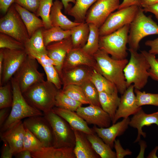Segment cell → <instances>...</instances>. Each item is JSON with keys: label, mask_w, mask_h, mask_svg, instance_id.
<instances>
[{"label": "cell", "mask_w": 158, "mask_h": 158, "mask_svg": "<svg viewBox=\"0 0 158 158\" xmlns=\"http://www.w3.org/2000/svg\"><path fill=\"white\" fill-rule=\"evenodd\" d=\"M42 67L46 75L47 80L52 83L58 90L61 89L62 83L54 66L52 65Z\"/></svg>", "instance_id": "obj_43"}, {"label": "cell", "mask_w": 158, "mask_h": 158, "mask_svg": "<svg viewBox=\"0 0 158 158\" xmlns=\"http://www.w3.org/2000/svg\"><path fill=\"white\" fill-rule=\"evenodd\" d=\"M135 5L139 6V0H123L118 9Z\"/></svg>", "instance_id": "obj_52"}, {"label": "cell", "mask_w": 158, "mask_h": 158, "mask_svg": "<svg viewBox=\"0 0 158 158\" xmlns=\"http://www.w3.org/2000/svg\"><path fill=\"white\" fill-rule=\"evenodd\" d=\"M52 111L64 119L74 129L87 134L95 133L93 129L88 126L86 122L76 112L54 107Z\"/></svg>", "instance_id": "obj_21"}, {"label": "cell", "mask_w": 158, "mask_h": 158, "mask_svg": "<svg viewBox=\"0 0 158 158\" xmlns=\"http://www.w3.org/2000/svg\"><path fill=\"white\" fill-rule=\"evenodd\" d=\"M0 32L12 37L24 45L30 38L26 26L14 4L0 19Z\"/></svg>", "instance_id": "obj_8"}, {"label": "cell", "mask_w": 158, "mask_h": 158, "mask_svg": "<svg viewBox=\"0 0 158 158\" xmlns=\"http://www.w3.org/2000/svg\"><path fill=\"white\" fill-rule=\"evenodd\" d=\"M114 147L116 151V158H123L126 156L131 155L132 153L129 149H124L118 139L115 140Z\"/></svg>", "instance_id": "obj_46"}, {"label": "cell", "mask_w": 158, "mask_h": 158, "mask_svg": "<svg viewBox=\"0 0 158 158\" xmlns=\"http://www.w3.org/2000/svg\"><path fill=\"white\" fill-rule=\"evenodd\" d=\"M10 107L0 109V127L2 126L6 121L11 111Z\"/></svg>", "instance_id": "obj_50"}, {"label": "cell", "mask_w": 158, "mask_h": 158, "mask_svg": "<svg viewBox=\"0 0 158 158\" xmlns=\"http://www.w3.org/2000/svg\"><path fill=\"white\" fill-rule=\"evenodd\" d=\"M58 90L52 83L44 80L32 85L23 94L30 105L45 114L55 107Z\"/></svg>", "instance_id": "obj_3"}, {"label": "cell", "mask_w": 158, "mask_h": 158, "mask_svg": "<svg viewBox=\"0 0 158 158\" xmlns=\"http://www.w3.org/2000/svg\"><path fill=\"white\" fill-rule=\"evenodd\" d=\"M25 128L22 120L6 131L0 133L1 140L8 144L13 155L23 150Z\"/></svg>", "instance_id": "obj_20"}, {"label": "cell", "mask_w": 158, "mask_h": 158, "mask_svg": "<svg viewBox=\"0 0 158 158\" xmlns=\"http://www.w3.org/2000/svg\"><path fill=\"white\" fill-rule=\"evenodd\" d=\"M63 7L61 1L56 0L54 2L50 15L51 25L59 27L64 30H71L81 23L72 21L64 15L61 11Z\"/></svg>", "instance_id": "obj_24"}, {"label": "cell", "mask_w": 158, "mask_h": 158, "mask_svg": "<svg viewBox=\"0 0 158 158\" xmlns=\"http://www.w3.org/2000/svg\"><path fill=\"white\" fill-rule=\"evenodd\" d=\"M43 147H44L40 140L25 128L23 150H28L32 153L38 151Z\"/></svg>", "instance_id": "obj_41"}, {"label": "cell", "mask_w": 158, "mask_h": 158, "mask_svg": "<svg viewBox=\"0 0 158 158\" xmlns=\"http://www.w3.org/2000/svg\"><path fill=\"white\" fill-rule=\"evenodd\" d=\"M3 144L1 152V158H12L13 154L11 152V148L8 143L5 140H2Z\"/></svg>", "instance_id": "obj_48"}, {"label": "cell", "mask_w": 158, "mask_h": 158, "mask_svg": "<svg viewBox=\"0 0 158 158\" xmlns=\"http://www.w3.org/2000/svg\"><path fill=\"white\" fill-rule=\"evenodd\" d=\"M63 3L65 11H67L72 7L70 3H72L74 4L75 2V0H61Z\"/></svg>", "instance_id": "obj_56"}, {"label": "cell", "mask_w": 158, "mask_h": 158, "mask_svg": "<svg viewBox=\"0 0 158 158\" xmlns=\"http://www.w3.org/2000/svg\"><path fill=\"white\" fill-rule=\"evenodd\" d=\"M74 5L66 12L68 14L73 17L75 22H85L87 12L91 6L98 0H75Z\"/></svg>", "instance_id": "obj_28"}, {"label": "cell", "mask_w": 158, "mask_h": 158, "mask_svg": "<svg viewBox=\"0 0 158 158\" xmlns=\"http://www.w3.org/2000/svg\"><path fill=\"white\" fill-rule=\"evenodd\" d=\"M134 89L133 85L131 84L121 95L120 103L112 121L113 124L121 118H127L135 114L142 109L136 104Z\"/></svg>", "instance_id": "obj_15"}, {"label": "cell", "mask_w": 158, "mask_h": 158, "mask_svg": "<svg viewBox=\"0 0 158 158\" xmlns=\"http://www.w3.org/2000/svg\"><path fill=\"white\" fill-rule=\"evenodd\" d=\"M90 80L95 85L99 92L112 94L118 92L114 84L96 70H94Z\"/></svg>", "instance_id": "obj_33"}, {"label": "cell", "mask_w": 158, "mask_h": 158, "mask_svg": "<svg viewBox=\"0 0 158 158\" xmlns=\"http://www.w3.org/2000/svg\"><path fill=\"white\" fill-rule=\"evenodd\" d=\"M82 104L68 97L62 90H59L56 97L55 107L74 111Z\"/></svg>", "instance_id": "obj_35"}, {"label": "cell", "mask_w": 158, "mask_h": 158, "mask_svg": "<svg viewBox=\"0 0 158 158\" xmlns=\"http://www.w3.org/2000/svg\"><path fill=\"white\" fill-rule=\"evenodd\" d=\"M118 92L112 94L105 92H99V102L101 107L108 113L113 121L120 103L121 98Z\"/></svg>", "instance_id": "obj_27"}, {"label": "cell", "mask_w": 158, "mask_h": 158, "mask_svg": "<svg viewBox=\"0 0 158 158\" xmlns=\"http://www.w3.org/2000/svg\"><path fill=\"white\" fill-rule=\"evenodd\" d=\"M94 70L90 67L82 65L62 71L61 78L63 86L68 85H81L90 80Z\"/></svg>", "instance_id": "obj_19"}, {"label": "cell", "mask_w": 158, "mask_h": 158, "mask_svg": "<svg viewBox=\"0 0 158 158\" xmlns=\"http://www.w3.org/2000/svg\"><path fill=\"white\" fill-rule=\"evenodd\" d=\"M3 60L0 86L9 82L19 69L28 54L25 49L11 50L1 49Z\"/></svg>", "instance_id": "obj_13"}, {"label": "cell", "mask_w": 158, "mask_h": 158, "mask_svg": "<svg viewBox=\"0 0 158 158\" xmlns=\"http://www.w3.org/2000/svg\"><path fill=\"white\" fill-rule=\"evenodd\" d=\"M76 111L87 124L99 128L109 127L112 122L109 114L98 106L90 104L86 107L81 106Z\"/></svg>", "instance_id": "obj_14"}, {"label": "cell", "mask_w": 158, "mask_h": 158, "mask_svg": "<svg viewBox=\"0 0 158 158\" xmlns=\"http://www.w3.org/2000/svg\"><path fill=\"white\" fill-rule=\"evenodd\" d=\"M87 138L96 153L102 158H116V152L112 148L95 133L87 134Z\"/></svg>", "instance_id": "obj_30"}, {"label": "cell", "mask_w": 158, "mask_h": 158, "mask_svg": "<svg viewBox=\"0 0 158 158\" xmlns=\"http://www.w3.org/2000/svg\"><path fill=\"white\" fill-rule=\"evenodd\" d=\"M142 8L145 12H149L153 13L158 22V2Z\"/></svg>", "instance_id": "obj_51"}, {"label": "cell", "mask_w": 158, "mask_h": 158, "mask_svg": "<svg viewBox=\"0 0 158 158\" xmlns=\"http://www.w3.org/2000/svg\"><path fill=\"white\" fill-rule=\"evenodd\" d=\"M40 0H15L18 4L29 11L36 14Z\"/></svg>", "instance_id": "obj_45"}, {"label": "cell", "mask_w": 158, "mask_h": 158, "mask_svg": "<svg viewBox=\"0 0 158 158\" xmlns=\"http://www.w3.org/2000/svg\"><path fill=\"white\" fill-rule=\"evenodd\" d=\"M144 12L142 8L140 7L130 25L128 44L129 49L136 51L139 49L140 42L144 37L158 35V25Z\"/></svg>", "instance_id": "obj_5"}, {"label": "cell", "mask_w": 158, "mask_h": 158, "mask_svg": "<svg viewBox=\"0 0 158 158\" xmlns=\"http://www.w3.org/2000/svg\"><path fill=\"white\" fill-rule=\"evenodd\" d=\"M14 7L20 15L27 29L30 37L39 29L44 28L42 19L36 14L14 3Z\"/></svg>", "instance_id": "obj_25"}, {"label": "cell", "mask_w": 158, "mask_h": 158, "mask_svg": "<svg viewBox=\"0 0 158 158\" xmlns=\"http://www.w3.org/2000/svg\"><path fill=\"white\" fill-rule=\"evenodd\" d=\"M72 129L75 137V145L73 148V152L76 158L100 157L93 149L91 143L87 138L86 134L79 130Z\"/></svg>", "instance_id": "obj_23"}, {"label": "cell", "mask_w": 158, "mask_h": 158, "mask_svg": "<svg viewBox=\"0 0 158 158\" xmlns=\"http://www.w3.org/2000/svg\"><path fill=\"white\" fill-rule=\"evenodd\" d=\"M148 62L150 67L148 71L150 77L153 80L158 81V62L155 55L145 50L140 51Z\"/></svg>", "instance_id": "obj_44"}, {"label": "cell", "mask_w": 158, "mask_h": 158, "mask_svg": "<svg viewBox=\"0 0 158 158\" xmlns=\"http://www.w3.org/2000/svg\"><path fill=\"white\" fill-rule=\"evenodd\" d=\"M51 126L53 136L54 147L74 148L75 137L73 130L63 118L51 110L44 114Z\"/></svg>", "instance_id": "obj_7"}, {"label": "cell", "mask_w": 158, "mask_h": 158, "mask_svg": "<svg viewBox=\"0 0 158 158\" xmlns=\"http://www.w3.org/2000/svg\"><path fill=\"white\" fill-rule=\"evenodd\" d=\"M133 5L118 9L112 13L99 28L100 36L110 34L130 24L133 20L140 7Z\"/></svg>", "instance_id": "obj_10"}, {"label": "cell", "mask_w": 158, "mask_h": 158, "mask_svg": "<svg viewBox=\"0 0 158 158\" xmlns=\"http://www.w3.org/2000/svg\"><path fill=\"white\" fill-rule=\"evenodd\" d=\"M120 4V0H98L88 11L85 22L99 28L109 15L118 9Z\"/></svg>", "instance_id": "obj_12"}, {"label": "cell", "mask_w": 158, "mask_h": 158, "mask_svg": "<svg viewBox=\"0 0 158 158\" xmlns=\"http://www.w3.org/2000/svg\"><path fill=\"white\" fill-rule=\"evenodd\" d=\"M130 119L123 118L119 122L107 128H99L94 126L93 129L97 135L112 149L116 138L122 135L128 128Z\"/></svg>", "instance_id": "obj_18"}, {"label": "cell", "mask_w": 158, "mask_h": 158, "mask_svg": "<svg viewBox=\"0 0 158 158\" xmlns=\"http://www.w3.org/2000/svg\"><path fill=\"white\" fill-rule=\"evenodd\" d=\"M33 158H75L73 148H56L53 146L43 147L31 153Z\"/></svg>", "instance_id": "obj_26"}, {"label": "cell", "mask_w": 158, "mask_h": 158, "mask_svg": "<svg viewBox=\"0 0 158 158\" xmlns=\"http://www.w3.org/2000/svg\"><path fill=\"white\" fill-rule=\"evenodd\" d=\"M145 45L150 47L149 52L155 55L158 54V37L153 40H147Z\"/></svg>", "instance_id": "obj_47"}, {"label": "cell", "mask_w": 158, "mask_h": 158, "mask_svg": "<svg viewBox=\"0 0 158 158\" xmlns=\"http://www.w3.org/2000/svg\"><path fill=\"white\" fill-rule=\"evenodd\" d=\"M82 65L90 67L98 71L97 62L93 56L87 54L82 48H73L66 55L62 71Z\"/></svg>", "instance_id": "obj_17"}, {"label": "cell", "mask_w": 158, "mask_h": 158, "mask_svg": "<svg viewBox=\"0 0 158 158\" xmlns=\"http://www.w3.org/2000/svg\"><path fill=\"white\" fill-rule=\"evenodd\" d=\"M42 34L46 47L49 44L70 37L71 30H65L58 26H52L48 29L42 28Z\"/></svg>", "instance_id": "obj_31"}, {"label": "cell", "mask_w": 158, "mask_h": 158, "mask_svg": "<svg viewBox=\"0 0 158 158\" xmlns=\"http://www.w3.org/2000/svg\"><path fill=\"white\" fill-rule=\"evenodd\" d=\"M156 59H157V61L158 62V58Z\"/></svg>", "instance_id": "obj_60"}, {"label": "cell", "mask_w": 158, "mask_h": 158, "mask_svg": "<svg viewBox=\"0 0 158 158\" xmlns=\"http://www.w3.org/2000/svg\"><path fill=\"white\" fill-rule=\"evenodd\" d=\"M90 104L101 107L99 99V92L94 84L88 80L80 85Z\"/></svg>", "instance_id": "obj_37"}, {"label": "cell", "mask_w": 158, "mask_h": 158, "mask_svg": "<svg viewBox=\"0 0 158 158\" xmlns=\"http://www.w3.org/2000/svg\"><path fill=\"white\" fill-rule=\"evenodd\" d=\"M153 113L158 117V111Z\"/></svg>", "instance_id": "obj_59"}, {"label": "cell", "mask_w": 158, "mask_h": 158, "mask_svg": "<svg viewBox=\"0 0 158 158\" xmlns=\"http://www.w3.org/2000/svg\"><path fill=\"white\" fill-rule=\"evenodd\" d=\"M93 56L97 62V72L114 84L118 92L123 94L127 88L123 70L128 60L126 58L114 59L100 49Z\"/></svg>", "instance_id": "obj_1"}, {"label": "cell", "mask_w": 158, "mask_h": 158, "mask_svg": "<svg viewBox=\"0 0 158 158\" xmlns=\"http://www.w3.org/2000/svg\"><path fill=\"white\" fill-rule=\"evenodd\" d=\"M53 0H40L36 15L41 17L44 24V28L48 29L52 25L50 18L51 8Z\"/></svg>", "instance_id": "obj_36"}, {"label": "cell", "mask_w": 158, "mask_h": 158, "mask_svg": "<svg viewBox=\"0 0 158 158\" xmlns=\"http://www.w3.org/2000/svg\"><path fill=\"white\" fill-rule=\"evenodd\" d=\"M153 124L158 126V117L153 113L146 114L142 108L133 115L130 119L129 126L137 130L138 135L134 142H139L141 135L144 138L146 137V134L142 130L143 127L150 126Z\"/></svg>", "instance_id": "obj_22"}, {"label": "cell", "mask_w": 158, "mask_h": 158, "mask_svg": "<svg viewBox=\"0 0 158 158\" xmlns=\"http://www.w3.org/2000/svg\"><path fill=\"white\" fill-rule=\"evenodd\" d=\"M128 50L130 58L123 70L127 87L133 84L134 89L140 90L148 82L150 65L142 53L129 48Z\"/></svg>", "instance_id": "obj_4"}, {"label": "cell", "mask_w": 158, "mask_h": 158, "mask_svg": "<svg viewBox=\"0 0 158 158\" xmlns=\"http://www.w3.org/2000/svg\"><path fill=\"white\" fill-rule=\"evenodd\" d=\"M38 62L28 55L14 77L18 81L22 93L34 84L44 80V74L38 70Z\"/></svg>", "instance_id": "obj_9"}, {"label": "cell", "mask_w": 158, "mask_h": 158, "mask_svg": "<svg viewBox=\"0 0 158 158\" xmlns=\"http://www.w3.org/2000/svg\"><path fill=\"white\" fill-rule=\"evenodd\" d=\"M23 122L25 127L33 134L44 147L53 146L52 128L44 115L29 117L25 118Z\"/></svg>", "instance_id": "obj_11"}, {"label": "cell", "mask_w": 158, "mask_h": 158, "mask_svg": "<svg viewBox=\"0 0 158 158\" xmlns=\"http://www.w3.org/2000/svg\"><path fill=\"white\" fill-rule=\"evenodd\" d=\"M134 91L136 104L138 106L151 105L158 107V93H147L136 89H135Z\"/></svg>", "instance_id": "obj_38"}, {"label": "cell", "mask_w": 158, "mask_h": 158, "mask_svg": "<svg viewBox=\"0 0 158 158\" xmlns=\"http://www.w3.org/2000/svg\"><path fill=\"white\" fill-rule=\"evenodd\" d=\"M14 1L15 0H0L1 11L3 13H6Z\"/></svg>", "instance_id": "obj_49"}, {"label": "cell", "mask_w": 158, "mask_h": 158, "mask_svg": "<svg viewBox=\"0 0 158 158\" xmlns=\"http://www.w3.org/2000/svg\"><path fill=\"white\" fill-rule=\"evenodd\" d=\"M158 149V147H156L149 154L147 157V158H157L156 155L157 151Z\"/></svg>", "instance_id": "obj_58"}, {"label": "cell", "mask_w": 158, "mask_h": 158, "mask_svg": "<svg viewBox=\"0 0 158 158\" xmlns=\"http://www.w3.org/2000/svg\"><path fill=\"white\" fill-rule=\"evenodd\" d=\"M13 94L11 82L0 87V109L11 107L13 103Z\"/></svg>", "instance_id": "obj_40"}, {"label": "cell", "mask_w": 158, "mask_h": 158, "mask_svg": "<svg viewBox=\"0 0 158 158\" xmlns=\"http://www.w3.org/2000/svg\"><path fill=\"white\" fill-rule=\"evenodd\" d=\"M73 48L71 37L52 43L46 47L47 55L54 61L61 78L63 62L67 53Z\"/></svg>", "instance_id": "obj_16"}, {"label": "cell", "mask_w": 158, "mask_h": 158, "mask_svg": "<svg viewBox=\"0 0 158 158\" xmlns=\"http://www.w3.org/2000/svg\"><path fill=\"white\" fill-rule=\"evenodd\" d=\"M139 142L140 150L139 153L136 158H144L145 150L147 147L146 143L145 141L141 140Z\"/></svg>", "instance_id": "obj_55"}, {"label": "cell", "mask_w": 158, "mask_h": 158, "mask_svg": "<svg viewBox=\"0 0 158 158\" xmlns=\"http://www.w3.org/2000/svg\"><path fill=\"white\" fill-rule=\"evenodd\" d=\"M71 37L73 48H82L87 43L90 32L89 25L81 23L71 30Z\"/></svg>", "instance_id": "obj_29"}, {"label": "cell", "mask_w": 158, "mask_h": 158, "mask_svg": "<svg viewBox=\"0 0 158 158\" xmlns=\"http://www.w3.org/2000/svg\"><path fill=\"white\" fill-rule=\"evenodd\" d=\"M3 55L2 50L0 49V80L1 79L2 76L3 64Z\"/></svg>", "instance_id": "obj_57"}, {"label": "cell", "mask_w": 158, "mask_h": 158, "mask_svg": "<svg viewBox=\"0 0 158 158\" xmlns=\"http://www.w3.org/2000/svg\"><path fill=\"white\" fill-rule=\"evenodd\" d=\"M0 48L11 50L25 49L24 44L7 34L0 33Z\"/></svg>", "instance_id": "obj_42"}, {"label": "cell", "mask_w": 158, "mask_h": 158, "mask_svg": "<svg viewBox=\"0 0 158 158\" xmlns=\"http://www.w3.org/2000/svg\"><path fill=\"white\" fill-rule=\"evenodd\" d=\"M14 155L16 158H33L31 152L26 150H23Z\"/></svg>", "instance_id": "obj_53"}, {"label": "cell", "mask_w": 158, "mask_h": 158, "mask_svg": "<svg viewBox=\"0 0 158 158\" xmlns=\"http://www.w3.org/2000/svg\"><path fill=\"white\" fill-rule=\"evenodd\" d=\"M62 91L71 98L82 104H89L80 85H68L63 86Z\"/></svg>", "instance_id": "obj_39"}, {"label": "cell", "mask_w": 158, "mask_h": 158, "mask_svg": "<svg viewBox=\"0 0 158 158\" xmlns=\"http://www.w3.org/2000/svg\"><path fill=\"white\" fill-rule=\"evenodd\" d=\"M130 24L104 36H100L99 49L118 60L126 59L128 55L127 44Z\"/></svg>", "instance_id": "obj_6"}, {"label": "cell", "mask_w": 158, "mask_h": 158, "mask_svg": "<svg viewBox=\"0 0 158 158\" xmlns=\"http://www.w3.org/2000/svg\"><path fill=\"white\" fill-rule=\"evenodd\" d=\"M42 28L37 30L25 44L26 51H31L38 53L47 54L42 34Z\"/></svg>", "instance_id": "obj_32"}, {"label": "cell", "mask_w": 158, "mask_h": 158, "mask_svg": "<svg viewBox=\"0 0 158 158\" xmlns=\"http://www.w3.org/2000/svg\"><path fill=\"white\" fill-rule=\"evenodd\" d=\"M90 32L86 43L82 49L88 54L93 56L99 49V28L92 24H88Z\"/></svg>", "instance_id": "obj_34"}, {"label": "cell", "mask_w": 158, "mask_h": 158, "mask_svg": "<svg viewBox=\"0 0 158 158\" xmlns=\"http://www.w3.org/2000/svg\"><path fill=\"white\" fill-rule=\"evenodd\" d=\"M158 2V0H139V6L144 8Z\"/></svg>", "instance_id": "obj_54"}, {"label": "cell", "mask_w": 158, "mask_h": 158, "mask_svg": "<svg viewBox=\"0 0 158 158\" xmlns=\"http://www.w3.org/2000/svg\"><path fill=\"white\" fill-rule=\"evenodd\" d=\"M13 94V103L10 114L2 126L0 133L9 129L24 118L35 116H43L40 111L30 105L24 97L17 80H10Z\"/></svg>", "instance_id": "obj_2"}]
</instances>
